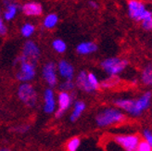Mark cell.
<instances>
[{"label": "cell", "mask_w": 152, "mask_h": 151, "mask_svg": "<svg viewBox=\"0 0 152 151\" xmlns=\"http://www.w3.org/2000/svg\"><path fill=\"white\" fill-rule=\"evenodd\" d=\"M29 129H30V125H21V126L15 127V132H17L19 133H24L28 132Z\"/></svg>", "instance_id": "29"}, {"label": "cell", "mask_w": 152, "mask_h": 151, "mask_svg": "<svg viewBox=\"0 0 152 151\" xmlns=\"http://www.w3.org/2000/svg\"><path fill=\"white\" fill-rule=\"evenodd\" d=\"M40 48L36 44V43H34L32 40H29L25 42L23 47H22L21 55L19 56L17 58L29 60V61L36 64L37 60L40 58Z\"/></svg>", "instance_id": "7"}, {"label": "cell", "mask_w": 152, "mask_h": 151, "mask_svg": "<svg viewBox=\"0 0 152 151\" xmlns=\"http://www.w3.org/2000/svg\"><path fill=\"white\" fill-rule=\"evenodd\" d=\"M86 105L83 101H81V100H78L74 103V106H73V109H72V112L71 114V120L72 122H75V120H77L80 116L83 114V112L86 110Z\"/></svg>", "instance_id": "18"}, {"label": "cell", "mask_w": 152, "mask_h": 151, "mask_svg": "<svg viewBox=\"0 0 152 151\" xmlns=\"http://www.w3.org/2000/svg\"><path fill=\"white\" fill-rule=\"evenodd\" d=\"M142 138L143 140H145L152 148V130L148 129V128L144 129L142 132Z\"/></svg>", "instance_id": "26"}, {"label": "cell", "mask_w": 152, "mask_h": 151, "mask_svg": "<svg viewBox=\"0 0 152 151\" xmlns=\"http://www.w3.org/2000/svg\"><path fill=\"white\" fill-rule=\"evenodd\" d=\"M7 32V28L4 22V19L0 18V35H5Z\"/></svg>", "instance_id": "30"}, {"label": "cell", "mask_w": 152, "mask_h": 151, "mask_svg": "<svg viewBox=\"0 0 152 151\" xmlns=\"http://www.w3.org/2000/svg\"><path fill=\"white\" fill-rule=\"evenodd\" d=\"M75 85L86 93H93V90L91 88L88 82L87 72L86 71H81L77 74L75 80Z\"/></svg>", "instance_id": "15"}, {"label": "cell", "mask_w": 152, "mask_h": 151, "mask_svg": "<svg viewBox=\"0 0 152 151\" xmlns=\"http://www.w3.org/2000/svg\"><path fill=\"white\" fill-rule=\"evenodd\" d=\"M58 73L65 80H72L74 78V68L67 60H60L57 65Z\"/></svg>", "instance_id": "13"}, {"label": "cell", "mask_w": 152, "mask_h": 151, "mask_svg": "<svg viewBox=\"0 0 152 151\" xmlns=\"http://www.w3.org/2000/svg\"><path fill=\"white\" fill-rule=\"evenodd\" d=\"M136 151H152V148L145 140L142 139L138 143L137 147H136Z\"/></svg>", "instance_id": "28"}, {"label": "cell", "mask_w": 152, "mask_h": 151, "mask_svg": "<svg viewBox=\"0 0 152 151\" xmlns=\"http://www.w3.org/2000/svg\"><path fill=\"white\" fill-rule=\"evenodd\" d=\"M152 104V92L146 91L138 97L133 98H118L114 100V105L126 114L132 117H140L147 111Z\"/></svg>", "instance_id": "1"}, {"label": "cell", "mask_w": 152, "mask_h": 151, "mask_svg": "<svg viewBox=\"0 0 152 151\" xmlns=\"http://www.w3.org/2000/svg\"><path fill=\"white\" fill-rule=\"evenodd\" d=\"M58 22V15L55 13H50L48 14L47 16L45 17L44 20H43V26L48 29V30H51L53 28H55Z\"/></svg>", "instance_id": "20"}, {"label": "cell", "mask_w": 152, "mask_h": 151, "mask_svg": "<svg viewBox=\"0 0 152 151\" xmlns=\"http://www.w3.org/2000/svg\"><path fill=\"white\" fill-rule=\"evenodd\" d=\"M5 10L3 13V19L7 21L12 20L20 9V5L15 0H4Z\"/></svg>", "instance_id": "12"}, {"label": "cell", "mask_w": 152, "mask_h": 151, "mask_svg": "<svg viewBox=\"0 0 152 151\" xmlns=\"http://www.w3.org/2000/svg\"><path fill=\"white\" fill-rule=\"evenodd\" d=\"M140 137L137 134H121L114 138L117 145L126 151H136V147L140 141Z\"/></svg>", "instance_id": "8"}, {"label": "cell", "mask_w": 152, "mask_h": 151, "mask_svg": "<svg viewBox=\"0 0 152 151\" xmlns=\"http://www.w3.org/2000/svg\"><path fill=\"white\" fill-rule=\"evenodd\" d=\"M127 11L129 17L133 20L139 22L152 15V11L148 9L145 2L142 0H129L127 3Z\"/></svg>", "instance_id": "3"}, {"label": "cell", "mask_w": 152, "mask_h": 151, "mask_svg": "<svg viewBox=\"0 0 152 151\" xmlns=\"http://www.w3.org/2000/svg\"><path fill=\"white\" fill-rule=\"evenodd\" d=\"M119 75H109L108 78H106L102 82H100V87L103 89H111L116 87L120 84Z\"/></svg>", "instance_id": "19"}, {"label": "cell", "mask_w": 152, "mask_h": 151, "mask_svg": "<svg viewBox=\"0 0 152 151\" xmlns=\"http://www.w3.org/2000/svg\"><path fill=\"white\" fill-rule=\"evenodd\" d=\"M35 32V26L32 23H25L21 26V29H20V34L23 37H31Z\"/></svg>", "instance_id": "23"}, {"label": "cell", "mask_w": 152, "mask_h": 151, "mask_svg": "<svg viewBox=\"0 0 152 151\" xmlns=\"http://www.w3.org/2000/svg\"><path fill=\"white\" fill-rule=\"evenodd\" d=\"M141 26L145 31H152V15L141 21Z\"/></svg>", "instance_id": "27"}, {"label": "cell", "mask_w": 152, "mask_h": 151, "mask_svg": "<svg viewBox=\"0 0 152 151\" xmlns=\"http://www.w3.org/2000/svg\"><path fill=\"white\" fill-rule=\"evenodd\" d=\"M56 98L54 91L51 88H48L44 92V111L48 114L55 112L56 110Z\"/></svg>", "instance_id": "11"}, {"label": "cell", "mask_w": 152, "mask_h": 151, "mask_svg": "<svg viewBox=\"0 0 152 151\" xmlns=\"http://www.w3.org/2000/svg\"><path fill=\"white\" fill-rule=\"evenodd\" d=\"M21 11L23 12L24 15L29 17H36V16H40L43 13V7L41 4L31 1L25 3L23 6L21 7Z\"/></svg>", "instance_id": "14"}, {"label": "cell", "mask_w": 152, "mask_h": 151, "mask_svg": "<svg viewBox=\"0 0 152 151\" xmlns=\"http://www.w3.org/2000/svg\"><path fill=\"white\" fill-rule=\"evenodd\" d=\"M72 103V95L71 92L61 91L58 96V101L57 105L58 108L55 110V116L56 118H61L65 112L70 109L71 105Z\"/></svg>", "instance_id": "9"}, {"label": "cell", "mask_w": 152, "mask_h": 151, "mask_svg": "<svg viewBox=\"0 0 152 151\" xmlns=\"http://www.w3.org/2000/svg\"><path fill=\"white\" fill-rule=\"evenodd\" d=\"M0 14H1V10H0ZM0 18H1V17H0Z\"/></svg>", "instance_id": "32"}, {"label": "cell", "mask_w": 152, "mask_h": 151, "mask_svg": "<svg viewBox=\"0 0 152 151\" xmlns=\"http://www.w3.org/2000/svg\"><path fill=\"white\" fill-rule=\"evenodd\" d=\"M87 78H88L89 85L91 88H92L93 92L97 91V90L100 88V82L96 77V75L93 72H87Z\"/></svg>", "instance_id": "21"}, {"label": "cell", "mask_w": 152, "mask_h": 151, "mask_svg": "<svg viewBox=\"0 0 152 151\" xmlns=\"http://www.w3.org/2000/svg\"><path fill=\"white\" fill-rule=\"evenodd\" d=\"M15 62L20 64V69L16 73L17 80L22 82H28L34 79L36 75V64L25 59L16 58Z\"/></svg>", "instance_id": "5"}, {"label": "cell", "mask_w": 152, "mask_h": 151, "mask_svg": "<svg viewBox=\"0 0 152 151\" xmlns=\"http://www.w3.org/2000/svg\"><path fill=\"white\" fill-rule=\"evenodd\" d=\"M97 48V44L94 42H83L77 46L76 51L79 55H90L95 53Z\"/></svg>", "instance_id": "16"}, {"label": "cell", "mask_w": 152, "mask_h": 151, "mask_svg": "<svg viewBox=\"0 0 152 151\" xmlns=\"http://www.w3.org/2000/svg\"><path fill=\"white\" fill-rule=\"evenodd\" d=\"M125 120V113L117 107L104 109L98 112L96 116V123L101 128L121 124Z\"/></svg>", "instance_id": "2"}, {"label": "cell", "mask_w": 152, "mask_h": 151, "mask_svg": "<svg viewBox=\"0 0 152 151\" xmlns=\"http://www.w3.org/2000/svg\"><path fill=\"white\" fill-rule=\"evenodd\" d=\"M75 82L72 80H65L62 84H60L59 89L61 91H66V92H72L75 88Z\"/></svg>", "instance_id": "25"}, {"label": "cell", "mask_w": 152, "mask_h": 151, "mask_svg": "<svg viewBox=\"0 0 152 151\" xmlns=\"http://www.w3.org/2000/svg\"><path fill=\"white\" fill-rule=\"evenodd\" d=\"M129 61L126 58L112 57L104 59L100 63L102 70L109 75H119L126 69Z\"/></svg>", "instance_id": "4"}, {"label": "cell", "mask_w": 152, "mask_h": 151, "mask_svg": "<svg viewBox=\"0 0 152 151\" xmlns=\"http://www.w3.org/2000/svg\"><path fill=\"white\" fill-rule=\"evenodd\" d=\"M18 97L19 99L25 104L27 107L33 108L37 102V93L34 87L29 84V82H23L19 86L18 89Z\"/></svg>", "instance_id": "6"}, {"label": "cell", "mask_w": 152, "mask_h": 151, "mask_svg": "<svg viewBox=\"0 0 152 151\" xmlns=\"http://www.w3.org/2000/svg\"><path fill=\"white\" fill-rule=\"evenodd\" d=\"M42 75L49 87H55L58 85V70L54 62H48L44 65Z\"/></svg>", "instance_id": "10"}, {"label": "cell", "mask_w": 152, "mask_h": 151, "mask_svg": "<svg viewBox=\"0 0 152 151\" xmlns=\"http://www.w3.org/2000/svg\"><path fill=\"white\" fill-rule=\"evenodd\" d=\"M80 146H81V140L78 137H72V139L68 141L66 148L68 151H76L78 150Z\"/></svg>", "instance_id": "24"}, {"label": "cell", "mask_w": 152, "mask_h": 151, "mask_svg": "<svg viewBox=\"0 0 152 151\" xmlns=\"http://www.w3.org/2000/svg\"><path fill=\"white\" fill-rule=\"evenodd\" d=\"M140 80L143 85L152 86V64H148L143 68L140 74Z\"/></svg>", "instance_id": "17"}, {"label": "cell", "mask_w": 152, "mask_h": 151, "mask_svg": "<svg viewBox=\"0 0 152 151\" xmlns=\"http://www.w3.org/2000/svg\"><path fill=\"white\" fill-rule=\"evenodd\" d=\"M52 47L59 54H63L67 50V44L62 39H55L52 42Z\"/></svg>", "instance_id": "22"}, {"label": "cell", "mask_w": 152, "mask_h": 151, "mask_svg": "<svg viewBox=\"0 0 152 151\" xmlns=\"http://www.w3.org/2000/svg\"><path fill=\"white\" fill-rule=\"evenodd\" d=\"M90 7H92L93 9H97L98 7H99V5H98V3L96 1H94V0H90V1L88 2Z\"/></svg>", "instance_id": "31"}]
</instances>
